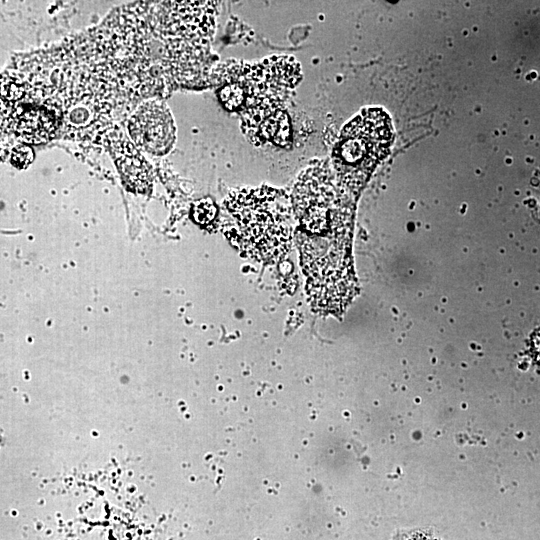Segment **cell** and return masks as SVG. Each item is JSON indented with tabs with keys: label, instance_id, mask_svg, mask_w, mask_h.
<instances>
[{
	"label": "cell",
	"instance_id": "11",
	"mask_svg": "<svg viewBox=\"0 0 540 540\" xmlns=\"http://www.w3.org/2000/svg\"><path fill=\"white\" fill-rule=\"evenodd\" d=\"M216 213L215 206L208 200H202L194 206V218L199 223L211 221Z\"/></svg>",
	"mask_w": 540,
	"mask_h": 540
},
{
	"label": "cell",
	"instance_id": "8",
	"mask_svg": "<svg viewBox=\"0 0 540 540\" xmlns=\"http://www.w3.org/2000/svg\"><path fill=\"white\" fill-rule=\"evenodd\" d=\"M60 118V108L49 99L36 104H22L13 114V129L25 141L40 143L52 137Z\"/></svg>",
	"mask_w": 540,
	"mask_h": 540
},
{
	"label": "cell",
	"instance_id": "4",
	"mask_svg": "<svg viewBox=\"0 0 540 540\" xmlns=\"http://www.w3.org/2000/svg\"><path fill=\"white\" fill-rule=\"evenodd\" d=\"M291 203L303 229L322 233L333 227L337 220L335 191L325 164H314L300 175Z\"/></svg>",
	"mask_w": 540,
	"mask_h": 540
},
{
	"label": "cell",
	"instance_id": "7",
	"mask_svg": "<svg viewBox=\"0 0 540 540\" xmlns=\"http://www.w3.org/2000/svg\"><path fill=\"white\" fill-rule=\"evenodd\" d=\"M280 104L262 103L244 111L243 131L253 143L285 144L289 137V120Z\"/></svg>",
	"mask_w": 540,
	"mask_h": 540
},
{
	"label": "cell",
	"instance_id": "6",
	"mask_svg": "<svg viewBox=\"0 0 540 540\" xmlns=\"http://www.w3.org/2000/svg\"><path fill=\"white\" fill-rule=\"evenodd\" d=\"M129 131L136 145L156 155L167 153L175 139L170 111L159 101L143 103L131 117Z\"/></svg>",
	"mask_w": 540,
	"mask_h": 540
},
{
	"label": "cell",
	"instance_id": "10",
	"mask_svg": "<svg viewBox=\"0 0 540 540\" xmlns=\"http://www.w3.org/2000/svg\"><path fill=\"white\" fill-rule=\"evenodd\" d=\"M33 150L26 145H18L11 153V163L17 168H26L33 160Z\"/></svg>",
	"mask_w": 540,
	"mask_h": 540
},
{
	"label": "cell",
	"instance_id": "9",
	"mask_svg": "<svg viewBox=\"0 0 540 540\" xmlns=\"http://www.w3.org/2000/svg\"><path fill=\"white\" fill-rule=\"evenodd\" d=\"M120 157L118 165L123 175V179L125 178L133 189L143 190L147 186V180H149V174L144 165L145 163L139 158L137 153L135 155L128 153L125 156L123 154V156Z\"/></svg>",
	"mask_w": 540,
	"mask_h": 540
},
{
	"label": "cell",
	"instance_id": "12",
	"mask_svg": "<svg viewBox=\"0 0 540 540\" xmlns=\"http://www.w3.org/2000/svg\"><path fill=\"white\" fill-rule=\"evenodd\" d=\"M402 540H434V539L425 534L414 533V534L408 535Z\"/></svg>",
	"mask_w": 540,
	"mask_h": 540
},
{
	"label": "cell",
	"instance_id": "5",
	"mask_svg": "<svg viewBox=\"0 0 540 540\" xmlns=\"http://www.w3.org/2000/svg\"><path fill=\"white\" fill-rule=\"evenodd\" d=\"M300 76V68L294 58L273 56L258 64L245 65L233 81L244 92V108L247 110L262 103H282Z\"/></svg>",
	"mask_w": 540,
	"mask_h": 540
},
{
	"label": "cell",
	"instance_id": "2",
	"mask_svg": "<svg viewBox=\"0 0 540 540\" xmlns=\"http://www.w3.org/2000/svg\"><path fill=\"white\" fill-rule=\"evenodd\" d=\"M394 139L389 115L378 107L361 110L342 129L332 161L339 180L346 186L363 184L387 156Z\"/></svg>",
	"mask_w": 540,
	"mask_h": 540
},
{
	"label": "cell",
	"instance_id": "3",
	"mask_svg": "<svg viewBox=\"0 0 540 540\" xmlns=\"http://www.w3.org/2000/svg\"><path fill=\"white\" fill-rule=\"evenodd\" d=\"M340 241L324 247L320 240L299 239L311 304L325 313L342 309L352 292V273Z\"/></svg>",
	"mask_w": 540,
	"mask_h": 540
},
{
	"label": "cell",
	"instance_id": "1",
	"mask_svg": "<svg viewBox=\"0 0 540 540\" xmlns=\"http://www.w3.org/2000/svg\"><path fill=\"white\" fill-rule=\"evenodd\" d=\"M226 207L234 221L230 234L245 255L267 263L284 257L293 209L284 191L266 186L239 190L228 197Z\"/></svg>",
	"mask_w": 540,
	"mask_h": 540
}]
</instances>
